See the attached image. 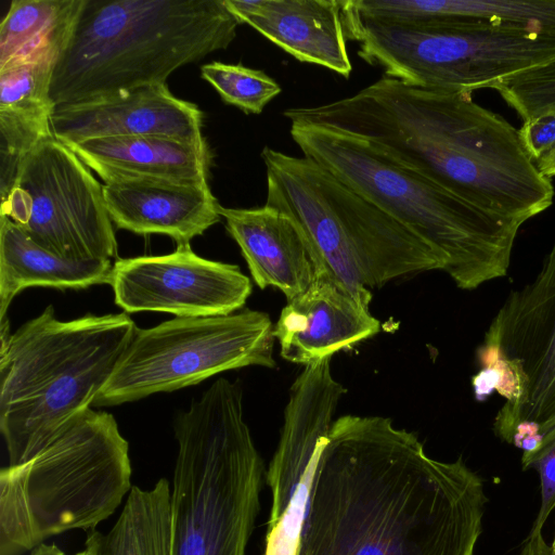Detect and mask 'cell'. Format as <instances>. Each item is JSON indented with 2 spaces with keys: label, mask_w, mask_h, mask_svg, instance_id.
Wrapping results in <instances>:
<instances>
[{
  "label": "cell",
  "mask_w": 555,
  "mask_h": 555,
  "mask_svg": "<svg viewBox=\"0 0 555 555\" xmlns=\"http://www.w3.org/2000/svg\"><path fill=\"white\" fill-rule=\"evenodd\" d=\"M487 501L461 459L430 457L390 418L344 415L320 453L298 555H474Z\"/></svg>",
  "instance_id": "6da1fadb"
},
{
  "label": "cell",
  "mask_w": 555,
  "mask_h": 555,
  "mask_svg": "<svg viewBox=\"0 0 555 555\" xmlns=\"http://www.w3.org/2000/svg\"><path fill=\"white\" fill-rule=\"evenodd\" d=\"M283 115L359 138L473 206L521 225L554 202L551 179L527 154L518 129L472 94L382 76L353 95Z\"/></svg>",
  "instance_id": "7a4b0ae2"
},
{
  "label": "cell",
  "mask_w": 555,
  "mask_h": 555,
  "mask_svg": "<svg viewBox=\"0 0 555 555\" xmlns=\"http://www.w3.org/2000/svg\"><path fill=\"white\" fill-rule=\"evenodd\" d=\"M137 327L126 313L70 321L49 305L10 333L0 322V430L9 466L38 453L94 403Z\"/></svg>",
  "instance_id": "3957f363"
},
{
  "label": "cell",
  "mask_w": 555,
  "mask_h": 555,
  "mask_svg": "<svg viewBox=\"0 0 555 555\" xmlns=\"http://www.w3.org/2000/svg\"><path fill=\"white\" fill-rule=\"evenodd\" d=\"M238 25L223 0H87L51 98L57 107L166 83L181 66L227 49Z\"/></svg>",
  "instance_id": "277c9868"
},
{
  "label": "cell",
  "mask_w": 555,
  "mask_h": 555,
  "mask_svg": "<svg viewBox=\"0 0 555 555\" xmlns=\"http://www.w3.org/2000/svg\"><path fill=\"white\" fill-rule=\"evenodd\" d=\"M289 133L304 156L430 246L459 288L506 274L521 224L473 206L353 135L301 122H291Z\"/></svg>",
  "instance_id": "5b68a950"
},
{
  "label": "cell",
  "mask_w": 555,
  "mask_h": 555,
  "mask_svg": "<svg viewBox=\"0 0 555 555\" xmlns=\"http://www.w3.org/2000/svg\"><path fill=\"white\" fill-rule=\"evenodd\" d=\"M171 555H246L260 509L262 459L237 382L218 378L175 423Z\"/></svg>",
  "instance_id": "8992f818"
},
{
  "label": "cell",
  "mask_w": 555,
  "mask_h": 555,
  "mask_svg": "<svg viewBox=\"0 0 555 555\" xmlns=\"http://www.w3.org/2000/svg\"><path fill=\"white\" fill-rule=\"evenodd\" d=\"M269 207L288 216L306 238L318 273L331 275L370 307L371 288L443 270L436 251L409 229L309 157L266 146Z\"/></svg>",
  "instance_id": "52a82bcc"
},
{
  "label": "cell",
  "mask_w": 555,
  "mask_h": 555,
  "mask_svg": "<svg viewBox=\"0 0 555 555\" xmlns=\"http://www.w3.org/2000/svg\"><path fill=\"white\" fill-rule=\"evenodd\" d=\"M129 443L115 417L89 409L28 461L0 472V555L95 528L131 488Z\"/></svg>",
  "instance_id": "ba28073f"
},
{
  "label": "cell",
  "mask_w": 555,
  "mask_h": 555,
  "mask_svg": "<svg viewBox=\"0 0 555 555\" xmlns=\"http://www.w3.org/2000/svg\"><path fill=\"white\" fill-rule=\"evenodd\" d=\"M358 56L404 83L472 94L555 59V37L498 22L447 18L398 22L361 15L345 0Z\"/></svg>",
  "instance_id": "9c48e42d"
},
{
  "label": "cell",
  "mask_w": 555,
  "mask_h": 555,
  "mask_svg": "<svg viewBox=\"0 0 555 555\" xmlns=\"http://www.w3.org/2000/svg\"><path fill=\"white\" fill-rule=\"evenodd\" d=\"M476 396L505 399L493 430L531 450L555 426V241L534 280L507 296L477 349Z\"/></svg>",
  "instance_id": "30bf717a"
},
{
  "label": "cell",
  "mask_w": 555,
  "mask_h": 555,
  "mask_svg": "<svg viewBox=\"0 0 555 555\" xmlns=\"http://www.w3.org/2000/svg\"><path fill=\"white\" fill-rule=\"evenodd\" d=\"M273 326L268 313L244 309L137 328L93 404L132 402L250 365L273 369Z\"/></svg>",
  "instance_id": "8fae6325"
},
{
  "label": "cell",
  "mask_w": 555,
  "mask_h": 555,
  "mask_svg": "<svg viewBox=\"0 0 555 555\" xmlns=\"http://www.w3.org/2000/svg\"><path fill=\"white\" fill-rule=\"evenodd\" d=\"M39 246L73 260L117 257L103 185L76 153L53 137L23 163L1 215Z\"/></svg>",
  "instance_id": "7c38bea8"
},
{
  "label": "cell",
  "mask_w": 555,
  "mask_h": 555,
  "mask_svg": "<svg viewBox=\"0 0 555 555\" xmlns=\"http://www.w3.org/2000/svg\"><path fill=\"white\" fill-rule=\"evenodd\" d=\"M330 360L306 365L291 387L279 443L264 474L271 507L263 555L299 553L320 453L346 393Z\"/></svg>",
  "instance_id": "4fadbf2b"
},
{
  "label": "cell",
  "mask_w": 555,
  "mask_h": 555,
  "mask_svg": "<svg viewBox=\"0 0 555 555\" xmlns=\"http://www.w3.org/2000/svg\"><path fill=\"white\" fill-rule=\"evenodd\" d=\"M109 285L126 313L168 312L176 317L227 315L245 306L250 279L238 266L205 259L190 244L159 256L117 259Z\"/></svg>",
  "instance_id": "5bb4252c"
},
{
  "label": "cell",
  "mask_w": 555,
  "mask_h": 555,
  "mask_svg": "<svg viewBox=\"0 0 555 555\" xmlns=\"http://www.w3.org/2000/svg\"><path fill=\"white\" fill-rule=\"evenodd\" d=\"M203 121L197 105L175 96L166 83H158L57 106L51 128L54 138L66 145L144 135L204 142Z\"/></svg>",
  "instance_id": "9a60e30c"
},
{
  "label": "cell",
  "mask_w": 555,
  "mask_h": 555,
  "mask_svg": "<svg viewBox=\"0 0 555 555\" xmlns=\"http://www.w3.org/2000/svg\"><path fill=\"white\" fill-rule=\"evenodd\" d=\"M379 330L370 308L331 275L318 273L304 293L287 301L273 335L284 360L306 366L349 349Z\"/></svg>",
  "instance_id": "2e32d148"
},
{
  "label": "cell",
  "mask_w": 555,
  "mask_h": 555,
  "mask_svg": "<svg viewBox=\"0 0 555 555\" xmlns=\"http://www.w3.org/2000/svg\"><path fill=\"white\" fill-rule=\"evenodd\" d=\"M240 24L253 27L299 62L348 79L345 0H223Z\"/></svg>",
  "instance_id": "e0dca14e"
},
{
  "label": "cell",
  "mask_w": 555,
  "mask_h": 555,
  "mask_svg": "<svg viewBox=\"0 0 555 555\" xmlns=\"http://www.w3.org/2000/svg\"><path fill=\"white\" fill-rule=\"evenodd\" d=\"M113 224L137 234H164L190 244L222 218L208 182L126 181L103 185Z\"/></svg>",
  "instance_id": "ac0fdd59"
},
{
  "label": "cell",
  "mask_w": 555,
  "mask_h": 555,
  "mask_svg": "<svg viewBox=\"0 0 555 555\" xmlns=\"http://www.w3.org/2000/svg\"><path fill=\"white\" fill-rule=\"evenodd\" d=\"M220 215L261 289L273 286L289 301L315 280L317 266L308 243L288 216L267 205L221 206Z\"/></svg>",
  "instance_id": "d6986e66"
},
{
  "label": "cell",
  "mask_w": 555,
  "mask_h": 555,
  "mask_svg": "<svg viewBox=\"0 0 555 555\" xmlns=\"http://www.w3.org/2000/svg\"><path fill=\"white\" fill-rule=\"evenodd\" d=\"M67 146L104 184L142 180L208 182L212 159L206 141L165 137L106 138Z\"/></svg>",
  "instance_id": "ffe728a7"
},
{
  "label": "cell",
  "mask_w": 555,
  "mask_h": 555,
  "mask_svg": "<svg viewBox=\"0 0 555 555\" xmlns=\"http://www.w3.org/2000/svg\"><path fill=\"white\" fill-rule=\"evenodd\" d=\"M56 64H22L0 72V194L13 186L30 153L53 137L51 118L56 108L51 82Z\"/></svg>",
  "instance_id": "44dd1931"
},
{
  "label": "cell",
  "mask_w": 555,
  "mask_h": 555,
  "mask_svg": "<svg viewBox=\"0 0 555 555\" xmlns=\"http://www.w3.org/2000/svg\"><path fill=\"white\" fill-rule=\"evenodd\" d=\"M112 270L108 259L59 257L36 244L12 220L0 216V322L8 319L13 298L26 287L82 289L109 284Z\"/></svg>",
  "instance_id": "7402d4cb"
},
{
  "label": "cell",
  "mask_w": 555,
  "mask_h": 555,
  "mask_svg": "<svg viewBox=\"0 0 555 555\" xmlns=\"http://www.w3.org/2000/svg\"><path fill=\"white\" fill-rule=\"evenodd\" d=\"M87 0H13L0 24V72L57 64L74 35Z\"/></svg>",
  "instance_id": "603a6c76"
},
{
  "label": "cell",
  "mask_w": 555,
  "mask_h": 555,
  "mask_svg": "<svg viewBox=\"0 0 555 555\" xmlns=\"http://www.w3.org/2000/svg\"><path fill=\"white\" fill-rule=\"evenodd\" d=\"M363 10L389 21L475 18L555 37V0H366Z\"/></svg>",
  "instance_id": "cb8c5ba5"
},
{
  "label": "cell",
  "mask_w": 555,
  "mask_h": 555,
  "mask_svg": "<svg viewBox=\"0 0 555 555\" xmlns=\"http://www.w3.org/2000/svg\"><path fill=\"white\" fill-rule=\"evenodd\" d=\"M171 487L160 478L151 488L133 486L112 529L87 542L99 555H171Z\"/></svg>",
  "instance_id": "d4e9b609"
},
{
  "label": "cell",
  "mask_w": 555,
  "mask_h": 555,
  "mask_svg": "<svg viewBox=\"0 0 555 555\" xmlns=\"http://www.w3.org/2000/svg\"><path fill=\"white\" fill-rule=\"evenodd\" d=\"M201 76L224 103L245 114H261L282 91L281 86L264 72L242 64L207 63L201 67Z\"/></svg>",
  "instance_id": "484cf974"
},
{
  "label": "cell",
  "mask_w": 555,
  "mask_h": 555,
  "mask_svg": "<svg viewBox=\"0 0 555 555\" xmlns=\"http://www.w3.org/2000/svg\"><path fill=\"white\" fill-rule=\"evenodd\" d=\"M524 121L555 113V59L513 74L492 88Z\"/></svg>",
  "instance_id": "4316f807"
},
{
  "label": "cell",
  "mask_w": 555,
  "mask_h": 555,
  "mask_svg": "<svg viewBox=\"0 0 555 555\" xmlns=\"http://www.w3.org/2000/svg\"><path fill=\"white\" fill-rule=\"evenodd\" d=\"M521 466L535 469L540 476L541 504L531 530H542L555 508V426L531 450L522 452Z\"/></svg>",
  "instance_id": "83f0119b"
},
{
  "label": "cell",
  "mask_w": 555,
  "mask_h": 555,
  "mask_svg": "<svg viewBox=\"0 0 555 555\" xmlns=\"http://www.w3.org/2000/svg\"><path fill=\"white\" fill-rule=\"evenodd\" d=\"M518 132L527 154L537 163L555 150V113L524 121Z\"/></svg>",
  "instance_id": "f1b7e54d"
},
{
  "label": "cell",
  "mask_w": 555,
  "mask_h": 555,
  "mask_svg": "<svg viewBox=\"0 0 555 555\" xmlns=\"http://www.w3.org/2000/svg\"><path fill=\"white\" fill-rule=\"evenodd\" d=\"M519 555H554L551 545L542 535V530H530Z\"/></svg>",
  "instance_id": "f546056e"
},
{
  "label": "cell",
  "mask_w": 555,
  "mask_h": 555,
  "mask_svg": "<svg viewBox=\"0 0 555 555\" xmlns=\"http://www.w3.org/2000/svg\"><path fill=\"white\" fill-rule=\"evenodd\" d=\"M30 555H67L65 554L59 546L55 544H40L36 548H34ZM74 555H99L93 545L86 542V547L79 553Z\"/></svg>",
  "instance_id": "4dcf8cb0"
},
{
  "label": "cell",
  "mask_w": 555,
  "mask_h": 555,
  "mask_svg": "<svg viewBox=\"0 0 555 555\" xmlns=\"http://www.w3.org/2000/svg\"><path fill=\"white\" fill-rule=\"evenodd\" d=\"M535 164L545 177L548 179L555 177V150L539 159Z\"/></svg>",
  "instance_id": "1f68e13d"
},
{
  "label": "cell",
  "mask_w": 555,
  "mask_h": 555,
  "mask_svg": "<svg viewBox=\"0 0 555 555\" xmlns=\"http://www.w3.org/2000/svg\"><path fill=\"white\" fill-rule=\"evenodd\" d=\"M551 547H552L553 554L555 555V533H554V539H553V542L551 544Z\"/></svg>",
  "instance_id": "d6a6232c"
}]
</instances>
